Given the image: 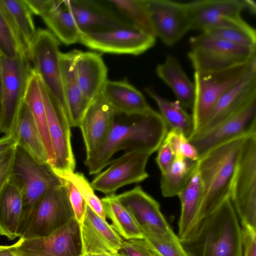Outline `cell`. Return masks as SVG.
<instances>
[{
    "label": "cell",
    "mask_w": 256,
    "mask_h": 256,
    "mask_svg": "<svg viewBox=\"0 0 256 256\" xmlns=\"http://www.w3.org/2000/svg\"><path fill=\"white\" fill-rule=\"evenodd\" d=\"M168 127L159 112L152 108L142 114L116 113L114 124L104 144L84 164L90 175L98 174L117 152L140 151L152 154L163 141Z\"/></svg>",
    "instance_id": "obj_1"
},
{
    "label": "cell",
    "mask_w": 256,
    "mask_h": 256,
    "mask_svg": "<svg viewBox=\"0 0 256 256\" xmlns=\"http://www.w3.org/2000/svg\"><path fill=\"white\" fill-rule=\"evenodd\" d=\"M180 240L188 256H243L242 229L230 196Z\"/></svg>",
    "instance_id": "obj_2"
},
{
    "label": "cell",
    "mask_w": 256,
    "mask_h": 256,
    "mask_svg": "<svg viewBox=\"0 0 256 256\" xmlns=\"http://www.w3.org/2000/svg\"><path fill=\"white\" fill-rule=\"evenodd\" d=\"M246 136L233 138L214 148L196 162L204 190L197 222L210 214L230 196L238 159Z\"/></svg>",
    "instance_id": "obj_3"
},
{
    "label": "cell",
    "mask_w": 256,
    "mask_h": 256,
    "mask_svg": "<svg viewBox=\"0 0 256 256\" xmlns=\"http://www.w3.org/2000/svg\"><path fill=\"white\" fill-rule=\"evenodd\" d=\"M9 182L22 194V210L17 231L20 237L38 201L49 189L62 184L49 164L36 161L17 146Z\"/></svg>",
    "instance_id": "obj_4"
},
{
    "label": "cell",
    "mask_w": 256,
    "mask_h": 256,
    "mask_svg": "<svg viewBox=\"0 0 256 256\" xmlns=\"http://www.w3.org/2000/svg\"><path fill=\"white\" fill-rule=\"evenodd\" d=\"M255 68L256 58L222 70L194 72V96L191 114L193 132L191 136L205 124L219 99L246 74Z\"/></svg>",
    "instance_id": "obj_5"
},
{
    "label": "cell",
    "mask_w": 256,
    "mask_h": 256,
    "mask_svg": "<svg viewBox=\"0 0 256 256\" xmlns=\"http://www.w3.org/2000/svg\"><path fill=\"white\" fill-rule=\"evenodd\" d=\"M230 198L242 226L256 230V132L244 140Z\"/></svg>",
    "instance_id": "obj_6"
},
{
    "label": "cell",
    "mask_w": 256,
    "mask_h": 256,
    "mask_svg": "<svg viewBox=\"0 0 256 256\" xmlns=\"http://www.w3.org/2000/svg\"><path fill=\"white\" fill-rule=\"evenodd\" d=\"M1 64L0 132L6 135L14 128L34 69L23 52L14 58L2 56Z\"/></svg>",
    "instance_id": "obj_7"
},
{
    "label": "cell",
    "mask_w": 256,
    "mask_h": 256,
    "mask_svg": "<svg viewBox=\"0 0 256 256\" xmlns=\"http://www.w3.org/2000/svg\"><path fill=\"white\" fill-rule=\"evenodd\" d=\"M156 37L131 24L81 32L79 42L104 53L140 55L154 46Z\"/></svg>",
    "instance_id": "obj_8"
},
{
    "label": "cell",
    "mask_w": 256,
    "mask_h": 256,
    "mask_svg": "<svg viewBox=\"0 0 256 256\" xmlns=\"http://www.w3.org/2000/svg\"><path fill=\"white\" fill-rule=\"evenodd\" d=\"M74 218L64 186L62 184L52 188L36 204L20 238L30 239L48 236Z\"/></svg>",
    "instance_id": "obj_9"
},
{
    "label": "cell",
    "mask_w": 256,
    "mask_h": 256,
    "mask_svg": "<svg viewBox=\"0 0 256 256\" xmlns=\"http://www.w3.org/2000/svg\"><path fill=\"white\" fill-rule=\"evenodd\" d=\"M59 45L58 40L50 31L39 28L28 56L46 88L60 105L67 108L62 86Z\"/></svg>",
    "instance_id": "obj_10"
},
{
    "label": "cell",
    "mask_w": 256,
    "mask_h": 256,
    "mask_svg": "<svg viewBox=\"0 0 256 256\" xmlns=\"http://www.w3.org/2000/svg\"><path fill=\"white\" fill-rule=\"evenodd\" d=\"M40 86L54 156L51 167L54 172H74L76 160L71 142V127L68 110L58 102L40 78Z\"/></svg>",
    "instance_id": "obj_11"
},
{
    "label": "cell",
    "mask_w": 256,
    "mask_h": 256,
    "mask_svg": "<svg viewBox=\"0 0 256 256\" xmlns=\"http://www.w3.org/2000/svg\"><path fill=\"white\" fill-rule=\"evenodd\" d=\"M22 256H83L80 226L74 218L50 234L15 244Z\"/></svg>",
    "instance_id": "obj_12"
},
{
    "label": "cell",
    "mask_w": 256,
    "mask_h": 256,
    "mask_svg": "<svg viewBox=\"0 0 256 256\" xmlns=\"http://www.w3.org/2000/svg\"><path fill=\"white\" fill-rule=\"evenodd\" d=\"M152 154L140 151L126 152L111 160L106 170L97 174L90 182L92 188L111 195L126 185L144 181L149 176L146 166Z\"/></svg>",
    "instance_id": "obj_13"
},
{
    "label": "cell",
    "mask_w": 256,
    "mask_h": 256,
    "mask_svg": "<svg viewBox=\"0 0 256 256\" xmlns=\"http://www.w3.org/2000/svg\"><path fill=\"white\" fill-rule=\"evenodd\" d=\"M116 197L132 214L144 236L178 238L162 213L159 203L140 186L116 195Z\"/></svg>",
    "instance_id": "obj_14"
},
{
    "label": "cell",
    "mask_w": 256,
    "mask_h": 256,
    "mask_svg": "<svg viewBox=\"0 0 256 256\" xmlns=\"http://www.w3.org/2000/svg\"><path fill=\"white\" fill-rule=\"evenodd\" d=\"M254 132H256V100L210 130L194 135L188 140L196 148L200 158L222 143Z\"/></svg>",
    "instance_id": "obj_15"
},
{
    "label": "cell",
    "mask_w": 256,
    "mask_h": 256,
    "mask_svg": "<svg viewBox=\"0 0 256 256\" xmlns=\"http://www.w3.org/2000/svg\"><path fill=\"white\" fill-rule=\"evenodd\" d=\"M154 34L168 46L177 43L191 30L187 2L146 0Z\"/></svg>",
    "instance_id": "obj_16"
},
{
    "label": "cell",
    "mask_w": 256,
    "mask_h": 256,
    "mask_svg": "<svg viewBox=\"0 0 256 256\" xmlns=\"http://www.w3.org/2000/svg\"><path fill=\"white\" fill-rule=\"evenodd\" d=\"M191 30L204 32L216 27L224 19L242 16L245 10L255 14L252 0H196L187 2Z\"/></svg>",
    "instance_id": "obj_17"
},
{
    "label": "cell",
    "mask_w": 256,
    "mask_h": 256,
    "mask_svg": "<svg viewBox=\"0 0 256 256\" xmlns=\"http://www.w3.org/2000/svg\"><path fill=\"white\" fill-rule=\"evenodd\" d=\"M116 113L100 94L90 102L78 126L85 146L86 159L93 156L105 142Z\"/></svg>",
    "instance_id": "obj_18"
},
{
    "label": "cell",
    "mask_w": 256,
    "mask_h": 256,
    "mask_svg": "<svg viewBox=\"0 0 256 256\" xmlns=\"http://www.w3.org/2000/svg\"><path fill=\"white\" fill-rule=\"evenodd\" d=\"M255 100L256 68L248 72L219 99L205 124L192 136L210 130Z\"/></svg>",
    "instance_id": "obj_19"
},
{
    "label": "cell",
    "mask_w": 256,
    "mask_h": 256,
    "mask_svg": "<svg viewBox=\"0 0 256 256\" xmlns=\"http://www.w3.org/2000/svg\"><path fill=\"white\" fill-rule=\"evenodd\" d=\"M83 256L94 253H118L123 240L106 220L86 206L80 224Z\"/></svg>",
    "instance_id": "obj_20"
},
{
    "label": "cell",
    "mask_w": 256,
    "mask_h": 256,
    "mask_svg": "<svg viewBox=\"0 0 256 256\" xmlns=\"http://www.w3.org/2000/svg\"><path fill=\"white\" fill-rule=\"evenodd\" d=\"M68 2L81 32L130 24L110 6L108 8L98 1L68 0Z\"/></svg>",
    "instance_id": "obj_21"
},
{
    "label": "cell",
    "mask_w": 256,
    "mask_h": 256,
    "mask_svg": "<svg viewBox=\"0 0 256 256\" xmlns=\"http://www.w3.org/2000/svg\"><path fill=\"white\" fill-rule=\"evenodd\" d=\"M78 50L60 53L62 86L71 128L78 127L90 104L84 96L76 77L74 61Z\"/></svg>",
    "instance_id": "obj_22"
},
{
    "label": "cell",
    "mask_w": 256,
    "mask_h": 256,
    "mask_svg": "<svg viewBox=\"0 0 256 256\" xmlns=\"http://www.w3.org/2000/svg\"><path fill=\"white\" fill-rule=\"evenodd\" d=\"M74 68L80 88L90 102L100 94L108 80V68L101 54L78 50L75 58Z\"/></svg>",
    "instance_id": "obj_23"
},
{
    "label": "cell",
    "mask_w": 256,
    "mask_h": 256,
    "mask_svg": "<svg viewBox=\"0 0 256 256\" xmlns=\"http://www.w3.org/2000/svg\"><path fill=\"white\" fill-rule=\"evenodd\" d=\"M100 94L117 113L139 114L152 108L143 94L126 80H107Z\"/></svg>",
    "instance_id": "obj_24"
},
{
    "label": "cell",
    "mask_w": 256,
    "mask_h": 256,
    "mask_svg": "<svg viewBox=\"0 0 256 256\" xmlns=\"http://www.w3.org/2000/svg\"><path fill=\"white\" fill-rule=\"evenodd\" d=\"M11 134L15 138L17 146L36 161L48 164L42 138L32 114L24 100Z\"/></svg>",
    "instance_id": "obj_25"
},
{
    "label": "cell",
    "mask_w": 256,
    "mask_h": 256,
    "mask_svg": "<svg viewBox=\"0 0 256 256\" xmlns=\"http://www.w3.org/2000/svg\"><path fill=\"white\" fill-rule=\"evenodd\" d=\"M203 196V186L196 162L186 183L178 195L181 204L178 236L180 240L184 238L196 224Z\"/></svg>",
    "instance_id": "obj_26"
},
{
    "label": "cell",
    "mask_w": 256,
    "mask_h": 256,
    "mask_svg": "<svg viewBox=\"0 0 256 256\" xmlns=\"http://www.w3.org/2000/svg\"><path fill=\"white\" fill-rule=\"evenodd\" d=\"M158 76L174 92L176 100L186 110L192 108L194 86L183 70L178 60L168 54L164 61L156 66Z\"/></svg>",
    "instance_id": "obj_27"
},
{
    "label": "cell",
    "mask_w": 256,
    "mask_h": 256,
    "mask_svg": "<svg viewBox=\"0 0 256 256\" xmlns=\"http://www.w3.org/2000/svg\"><path fill=\"white\" fill-rule=\"evenodd\" d=\"M42 18L58 41L67 46L79 42L81 32L68 0H56L52 8Z\"/></svg>",
    "instance_id": "obj_28"
},
{
    "label": "cell",
    "mask_w": 256,
    "mask_h": 256,
    "mask_svg": "<svg viewBox=\"0 0 256 256\" xmlns=\"http://www.w3.org/2000/svg\"><path fill=\"white\" fill-rule=\"evenodd\" d=\"M24 100L32 114L46 152L48 163L52 166L54 161V156L48 133L40 78L34 70L29 80Z\"/></svg>",
    "instance_id": "obj_29"
},
{
    "label": "cell",
    "mask_w": 256,
    "mask_h": 256,
    "mask_svg": "<svg viewBox=\"0 0 256 256\" xmlns=\"http://www.w3.org/2000/svg\"><path fill=\"white\" fill-rule=\"evenodd\" d=\"M18 36L24 52L28 55L37 30L32 14L24 0H0Z\"/></svg>",
    "instance_id": "obj_30"
},
{
    "label": "cell",
    "mask_w": 256,
    "mask_h": 256,
    "mask_svg": "<svg viewBox=\"0 0 256 256\" xmlns=\"http://www.w3.org/2000/svg\"><path fill=\"white\" fill-rule=\"evenodd\" d=\"M22 210V196L18 188L10 182L0 192V228L10 240L17 234Z\"/></svg>",
    "instance_id": "obj_31"
},
{
    "label": "cell",
    "mask_w": 256,
    "mask_h": 256,
    "mask_svg": "<svg viewBox=\"0 0 256 256\" xmlns=\"http://www.w3.org/2000/svg\"><path fill=\"white\" fill-rule=\"evenodd\" d=\"M144 90L156 102L169 130H178L188 138L193 132L192 115L177 100L172 101L163 98L150 86L145 88Z\"/></svg>",
    "instance_id": "obj_32"
},
{
    "label": "cell",
    "mask_w": 256,
    "mask_h": 256,
    "mask_svg": "<svg viewBox=\"0 0 256 256\" xmlns=\"http://www.w3.org/2000/svg\"><path fill=\"white\" fill-rule=\"evenodd\" d=\"M111 226L125 240L144 238V235L130 212L120 202L115 194L100 199Z\"/></svg>",
    "instance_id": "obj_33"
},
{
    "label": "cell",
    "mask_w": 256,
    "mask_h": 256,
    "mask_svg": "<svg viewBox=\"0 0 256 256\" xmlns=\"http://www.w3.org/2000/svg\"><path fill=\"white\" fill-rule=\"evenodd\" d=\"M192 50L208 52L216 54L248 60L256 57V47H246L234 44L206 33L190 39Z\"/></svg>",
    "instance_id": "obj_34"
},
{
    "label": "cell",
    "mask_w": 256,
    "mask_h": 256,
    "mask_svg": "<svg viewBox=\"0 0 256 256\" xmlns=\"http://www.w3.org/2000/svg\"><path fill=\"white\" fill-rule=\"evenodd\" d=\"M196 162L176 156L168 169L161 174L160 188L164 197L178 196L189 178Z\"/></svg>",
    "instance_id": "obj_35"
},
{
    "label": "cell",
    "mask_w": 256,
    "mask_h": 256,
    "mask_svg": "<svg viewBox=\"0 0 256 256\" xmlns=\"http://www.w3.org/2000/svg\"><path fill=\"white\" fill-rule=\"evenodd\" d=\"M106 2L130 24L155 36L146 0H108Z\"/></svg>",
    "instance_id": "obj_36"
},
{
    "label": "cell",
    "mask_w": 256,
    "mask_h": 256,
    "mask_svg": "<svg viewBox=\"0 0 256 256\" xmlns=\"http://www.w3.org/2000/svg\"><path fill=\"white\" fill-rule=\"evenodd\" d=\"M55 173L70 180L74 184L86 205L98 216L106 220V216L101 200L96 196L90 183L82 173L70 171Z\"/></svg>",
    "instance_id": "obj_37"
},
{
    "label": "cell",
    "mask_w": 256,
    "mask_h": 256,
    "mask_svg": "<svg viewBox=\"0 0 256 256\" xmlns=\"http://www.w3.org/2000/svg\"><path fill=\"white\" fill-rule=\"evenodd\" d=\"M22 52L25 53L0 2V54L6 58H14Z\"/></svg>",
    "instance_id": "obj_38"
},
{
    "label": "cell",
    "mask_w": 256,
    "mask_h": 256,
    "mask_svg": "<svg viewBox=\"0 0 256 256\" xmlns=\"http://www.w3.org/2000/svg\"><path fill=\"white\" fill-rule=\"evenodd\" d=\"M202 32L234 44L256 47V32L254 28L250 30L231 28H212Z\"/></svg>",
    "instance_id": "obj_39"
},
{
    "label": "cell",
    "mask_w": 256,
    "mask_h": 256,
    "mask_svg": "<svg viewBox=\"0 0 256 256\" xmlns=\"http://www.w3.org/2000/svg\"><path fill=\"white\" fill-rule=\"evenodd\" d=\"M164 140L170 146L176 156L194 162L198 160L199 157L196 148L181 131L176 129L168 130Z\"/></svg>",
    "instance_id": "obj_40"
},
{
    "label": "cell",
    "mask_w": 256,
    "mask_h": 256,
    "mask_svg": "<svg viewBox=\"0 0 256 256\" xmlns=\"http://www.w3.org/2000/svg\"><path fill=\"white\" fill-rule=\"evenodd\" d=\"M144 239L156 256H188L179 238L168 239L144 236Z\"/></svg>",
    "instance_id": "obj_41"
},
{
    "label": "cell",
    "mask_w": 256,
    "mask_h": 256,
    "mask_svg": "<svg viewBox=\"0 0 256 256\" xmlns=\"http://www.w3.org/2000/svg\"><path fill=\"white\" fill-rule=\"evenodd\" d=\"M56 175L66 190L74 217L80 224L83 222L87 205L74 184L70 180L62 175Z\"/></svg>",
    "instance_id": "obj_42"
},
{
    "label": "cell",
    "mask_w": 256,
    "mask_h": 256,
    "mask_svg": "<svg viewBox=\"0 0 256 256\" xmlns=\"http://www.w3.org/2000/svg\"><path fill=\"white\" fill-rule=\"evenodd\" d=\"M118 254L120 256H156L144 238L123 240Z\"/></svg>",
    "instance_id": "obj_43"
},
{
    "label": "cell",
    "mask_w": 256,
    "mask_h": 256,
    "mask_svg": "<svg viewBox=\"0 0 256 256\" xmlns=\"http://www.w3.org/2000/svg\"><path fill=\"white\" fill-rule=\"evenodd\" d=\"M16 145L0 154V192L9 181Z\"/></svg>",
    "instance_id": "obj_44"
},
{
    "label": "cell",
    "mask_w": 256,
    "mask_h": 256,
    "mask_svg": "<svg viewBox=\"0 0 256 256\" xmlns=\"http://www.w3.org/2000/svg\"><path fill=\"white\" fill-rule=\"evenodd\" d=\"M157 150L156 162L162 174L168 169L176 155L170 146L164 139Z\"/></svg>",
    "instance_id": "obj_45"
},
{
    "label": "cell",
    "mask_w": 256,
    "mask_h": 256,
    "mask_svg": "<svg viewBox=\"0 0 256 256\" xmlns=\"http://www.w3.org/2000/svg\"><path fill=\"white\" fill-rule=\"evenodd\" d=\"M243 256H256V230L242 226Z\"/></svg>",
    "instance_id": "obj_46"
},
{
    "label": "cell",
    "mask_w": 256,
    "mask_h": 256,
    "mask_svg": "<svg viewBox=\"0 0 256 256\" xmlns=\"http://www.w3.org/2000/svg\"><path fill=\"white\" fill-rule=\"evenodd\" d=\"M24 2L32 14L42 18L52 8L56 0H24Z\"/></svg>",
    "instance_id": "obj_47"
},
{
    "label": "cell",
    "mask_w": 256,
    "mask_h": 256,
    "mask_svg": "<svg viewBox=\"0 0 256 256\" xmlns=\"http://www.w3.org/2000/svg\"><path fill=\"white\" fill-rule=\"evenodd\" d=\"M14 145H16V144L13 134L10 133L5 135L0 138V154Z\"/></svg>",
    "instance_id": "obj_48"
},
{
    "label": "cell",
    "mask_w": 256,
    "mask_h": 256,
    "mask_svg": "<svg viewBox=\"0 0 256 256\" xmlns=\"http://www.w3.org/2000/svg\"><path fill=\"white\" fill-rule=\"evenodd\" d=\"M0 256H22L17 251L14 244L11 246H0Z\"/></svg>",
    "instance_id": "obj_49"
},
{
    "label": "cell",
    "mask_w": 256,
    "mask_h": 256,
    "mask_svg": "<svg viewBox=\"0 0 256 256\" xmlns=\"http://www.w3.org/2000/svg\"><path fill=\"white\" fill-rule=\"evenodd\" d=\"M83 256H120L118 252L115 254H109V253H94V254H89Z\"/></svg>",
    "instance_id": "obj_50"
},
{
    "label": "cell",
    "mask_w": 256,
    "mask_h": 256,
    "mask_svg": "<svg viewBox=\"0 0 256 256\" xmlns=\"http://www.w3.org/2000/svg\"><path fill=\"white\" fill-rule=\"evenodd\" d=\"M1 56L0 54V96L1 97V86H2V64H1Z\"/></svg>",
    "instance_id": "obj_51"
},
{
    "label": "cell",
    "mask_w": 256,
    "mask_h": 256,
    "mask_svg": "<svg viewBox=\"0 0 256 256\" xmlns=\"http://www.w3.org/2000/svg\"><path fill=\"white\" fill-rule=\"evenodd\" d=\"M0 236H3L2 232V230H0Z\"/></svg>",
    "instance_id": "obj_52"
},
{
    "label": "cell",
    "mask_w": 256,
    "mask_h": 256,
    "mask_svg": "<svg viewBox=\"0 0 256 256\" xmlns=\"http://www.w3.org/2000/svg\"><path fill=\"white\" fill-rule=\"evenodd\" d=\"M0 102H1V97H0Z\"/></svg>",
    "instance_id": "obj_53"
}]
</instances>
